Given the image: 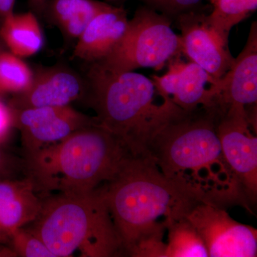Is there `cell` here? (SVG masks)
Returning <instances> with one entry per match:
<instances>
[{
	"label": "cell",
	"instance_id": "6da1fadb",
	"mask_svg": "<svg viewBox=\"0 0 257 257\" xmlns=\"http://www.w3.org/2000/svg\"><path fill=\"white\" fill-rule=\"evenodd\" d=\"M103 187L123 253L130 256H163L168 224L209 202L162 173L147 156L128 155Z\"/></svg>",
	"mask_w": 257,
	"mask_h": 257
},
{
	"label": "cell",
	"instance_id": "7a4b0ae2",
	"mask_svg": "<svg viewBox=\"0 0 257 257\" xmlns=\"http://www.w3.org/2000/svg\"><path fill=\"white\" fill-rule=\"evenodd\" d=\"M218 119L212 106L184 111L157 134L146 156L166 176L220 206L244 196L225 160Z\"/></svg>",
	"mask_w": 257,
	"mask_h": 257
},
{
	"label": "cell",
	"instance_id": "3957f363",
	"mask_svg": "<svg viewBox=\"0 0 257 257\" xmlns=\"http://www.w3.org/2000/svg\"><path fill=\"white\" fill-rule=\"evenodd\" d=\"M88 90L99 124L133 156H146L157 134L185 111L170 99L157 102L152 79L134 71L111 72L91 64Z\"/></svg>",
	"mask_w": 257,
	"mask_h": 257
},
{
	"label": "cell",
	"instance_id": "277c9868",
	"mask_svg": "<svg viewBox=\"0 0 257 257\" xmlns=\"http://www.w3.org/2000/svg\"><path fill=\"white\" fill-rule=\"evenodd\" d=\"M128 155L121 142L96 122L25 157V172L43 197L53 192L85 194L110 181Z\"/></svg>",
	"mask_w": 257,
	"mask_h": 257
},
{
	"label": "cell",
	"instance_id": "5b68a950",
	"mask_svg": "<svg viewBox=\"0 0 257 257\" xmlns=\"http://www.w3.org/2000/svg\"><path fill=\"white\" fill-rule=\"evenodd\" d=\"M40 238L55 257L119 256L123 253L104 187L82 194L42 198L35 219L24 226Z\"/></svg>",
	"mask_w": 257,
	"mask_h": 257
},
{
	"label": "cell",
	"instance_id": "8992f818",
	"mask_svg": "<svg viewBox=\"0 0 257 257\" xmlns=\"http://www.w3.org/2000/svg\"><path fill=\"white\" fill-rule=\"evenodd\" d=\"M172 24L156 10L146 5L139 7L119 45L104 60L93 64L111 72L162 69L182 54L180 36L172 30Z\"/></svg>",
	"mask_w": 257,
	"mask_h": 257
},
{
	"label": "cell",
	"instance_id": "52a82bcc",
	"mask_svg": "<svg viewBox=\"0 0 257 257\" xmlns=\"http://www.w3.org/2000/svg\"><path fill=\"white\" fill-rule=\"evenodd\" d=\"M197 229L209 257H256L257 231L234 220L220 206L202 202L186 216Z\"/></svg>",
	"mask_w": 257,
	"mask_h": 257
},
{
	"label": "cell",
	"instance_id": "ba28073f",
	"mask_svg": "<svg viewBox=\"0 0 257 257\" xmlns=\"http://www.w3.org/2000/svg\"><path fill=\"white\" fill-rule=\"evenodd\" d=\"M246 108L231 106L219 114L217 132L226 163L244 197L257 194V138L251 132Z\"/></svg>",
	"mask_w": 257,
	"mask_h": 257
},
{
	"label": "cell",
	"instance_id": "9c48e42d",
	"mask_svg": "<svg viewBox=\"0 0 257 257\" xmlns=\"http://www.w3.org/2000/svg\"><path fill=\"white\" fill-rule=\"evenodd\" d=\"M11 109L14 128L21 133L25 157L98 122L96 116L83 114L70 106Z\"/></svg>",
	"mask_w": 257,
	"mask_h": 257
},
{
	"label": "cell",
	"instance_id": "30bf717a",
	"mask_svg": "<svg viewBox=\"0 0 257 257\" xmlns=\"http://www.w3.org/2000/svg\"><path fill=\"white\" fill-rule=\"evenodd\" d=\"M174 23L181 30L182 53L216 82L220 80L231 68L234 57L209 26L207 14L199 8L179 15Z\"/></svg>",
	"mask_w": 257,
	"mask_h": 257
},
{
	"label": "cell",
	"instance_id": "8fae6325",
	"mask_svg": "<svg viewBox=\"0 0 257 257\" xmlns=\"http://www.w3.org/2000/svg\"><path fill=\"white\" fill-rule=\"evenodd\" d=\"M168 71L162 76L152 75L159 95L185 111L212 105L219 93L216 82L202 67L179 57L168 62Z\"/></svg>",
	"mask_w": 257,
	"mask_h": 257
},
{
	"label": "cell",
	"instance_id": "7c38bea8",
	"mask_svg": "<svg viewBox=\"0 0 257 257\" xmlns=\"http://www.w3.org/2000/svg\"><path fill=\"white\" fill-rule=\"evenodd\" d=\"M85 93V84L73 71L57 67L34 75L26 90L14 94L8 102L12 109L69 106Z\"/></svg>",
	"mask_w": 257,
	"mask_h": 257
},
{
	"label": "cell",
	"instance_id": "4fadbf2b",
	"mask_svg": "<svg viewBox=\"0 0 257 257\" xmlns=\"http://www.w3.org/2000/svg\"><path fill=\"white\" fill-rule=\"evenodd\" d=\"M219 92L211 106L224 112L231 106L248 108L257 103V24L229 70L218 82Z\"/></svg>",
	"mask_w": 257,
	"mask_h": 257
},
{
	"label": "cell",
	"instance_id": "5bb4252c",
	"mask_svg": "<svg viewBox=\"0 0 257 257\" xmlns=\"http://www.w3.org/2000/svg\"><path fill=\"white\" fill-rule=\"evenodd\" d=\"M128 21L122 5H109L92 19L77 39L74 57L90 64L104 60L124 38Z\"/></svg>",
	"mask_w": 257,
	"mask_h": 257
},
{
	"label": "cell",
	"instance_id": "9a60e30c",
	"mask_svg": "<svg viewBox=\"0 0 257 257\" xmlns=\"http://www.w3.org/2000/svg\"><path fill=\"white\" fill-rule=\"evenodd\" d=\"M41 204L42 197L28 177L22 180L0 177V242L8 245L15 230L36 218Z\"/></svg>",
	"mask_w": 257,
	"mask_h": 257
},
{
	"label": "cell",
	"instance_id": "2e32d148",
	"mask_svg": "<svg viewBox=\"0 0 257 257\" xmlns=\"http://www.w3.org/2000/svg\"><path fill=\"white\" fill-rule=\"evenodd\" d=\"M109 5L97 0H49L43 15L66 36L78 39L92 19Z\"/></svg>",
	"mask_w": 257,
	"mask_h": 257
},
{
	"label": "cell",
	"instance_id": "e0dca14e",
	"mask_svg": "<svg viewBox=\"0 0 257 257\" xmlns=\"http://www.w3.org/2000/svg\"><path fill=\"white\" fill-rule=\"evenodd\" d=\"M0 38L10 52L20 57H30L44 46L40 23L32 12L13 14L1 20Z\"/></svg>",
	"mask_w": 257,
	"mask_h": 257
},
{
	"label": "cell",
	"instance_id": "ac0fdd59",
	"mask_svg": "<svg viewBox=\"0 0 257 257\" xmlns=\"http://www.w3.org/2000/svg\"><path fill=\"white\" fill-rule=\"evenodd\" d=\"M212 5L207 21L210 28L228 46L231 29L257 9V0H209Z\"/></svg>",
	"mask_w": 257,
	"mask_h": 257
},
{
	"label": "cell",
	"instance_id": "d6986e66",
	"mask_svg": "<svg viewBox=\"0 0 257 257\" xmlns=\"http://www.w3.org/2000/svg\"><path fill=\"white\" fill-rule=\"evenodd\" d=\"M167 231L165 257L209 256L202 236L187 217L172 221L167 226Z\"/></svg>",
	"mask_w": 257,
	"mask_h": 257
},
{
	"label": "cell",
	"instance_id": "ffe728a7",
	"mask_svg": "<svg viewBox=\"0 0 257 257\" xmlns=\"http://www.w3.org/2000/svg\"><path fill=\"white\" fill-rule=\"evenodd\" d=\"M34 74L21 57L0 48V92L17 94L31 85Z\"/></svg>",
	"mask_w": 257,
	"mask_h": 257
},
{
	"label": "cell",
	"instance_id": "44dd1931",
	"mask_svg": "<svg viewBox=\"0 0 257 257\" xmlns=\"http://www.w3.org/2000/svg\"><path fill=\"white\" fill-rule=\"evenodd\" d=\"M8 246L18 256L55 257L40 238L25 227L15 230L10 237Z\"/></svg>",
	"mask_w": 257,
	"mask_h": 257
},
{
	"label": "cell",
	"instance_id": "7402d4cb",
	"mask_svg": "<svg viewBox=\"0 0 257 257\" xmlns=\"http://www.w3.org/2000/svg\"><path fill=\"white\" fill-rule=\"evenodd\" d=\"M130 1L141 2L144 5L166 15L174 22L179 15L199 9L202 0H106V3L123 5Z\"/></svg>",
	"mask_w": 257,
	"mask_h": 257
},
{
	"label": "cell",
	"instance_id": "603a6c76",
	"mask_svg": "<svg viewBox=\"0 0 257 257\" xmlns=\"http://www.w3.org/2000/svg\"><path fill=\"white\" fill-rule=\"evenodd\" d=\"M13 128L14 125L11 108L8 104H5L0 98V144L6 140Z\"/></svg>",
	"mask_w": 257,
	"mask_h": 257
},
{
	"label": "cell",
	"instance_id": "cb8c5ba5",
	"mask_svg": "<svg viewBox=\"0 0 257 257\" xmlns=\"http://www.w3.org/2000/svg\"><path fill=\"white\" fill-rule=\"evenodd\" d=\"M13 165L12 157L3 150L0 144V177L8 178Z\"/></svg>",
	"mask_w": 257,
	"mask_h": 257
},
{
	"label": "cell",
	"instance_id": "d4e9b609",
	"mask_svg": "<svg viewBox=\"0 0 257 257\" xmlns=\"http://www.w3.org/2000/svg\"><path fill=\"white\" fill-rule=\"evenodd\" d=\"M15 0H0V20L13 14Z\"/></svg>",
	"mask_w": 257,
	"mask_h": 257
},
{
	"label": "cell",
	"instance_id": "484cf974",
	"mask_svg": "<svg viewBox=\"0 0 257 257\" xmlns=\"http://www.w3.org/2000/svg\"><path fill=\"white\" fill-rule=\"evenodd\" d=\"M48 1L49 0H28V3L34 13L42 15Z\"/></svg>",
	"mask_w": 257,
	"mask_h": 257
},
{
	"label": "cell",
	"instance_id": "4316f807",
	"mask_svg": "<svg viewBox=\"0 0 257 257\" xmlns=\"http://www.w3.org/2000/svg\"><path fill=\"white\" fill-rule=\"evenodd\" d=\"M16 253L8 245L0 242V257H17Z\"/></svg>",
	"mask_w": 257,
	"mask_h": 257
},
{
	"label": "cell",
	"instance_id": "83f0119b",
	"mask_svg": "<svg viewBox=\"0 0 257 257\" xmlns=\"http://www.w3.org/2000/svg\"><path fill=\"white\" fill-rule=\"evenodd\" d=\"M3 94H2V92H0V98H1V97H2V96H3Z\"/></svg>",
	"mask_w": 257,
	"mask_h": 257
}]
</instances>
